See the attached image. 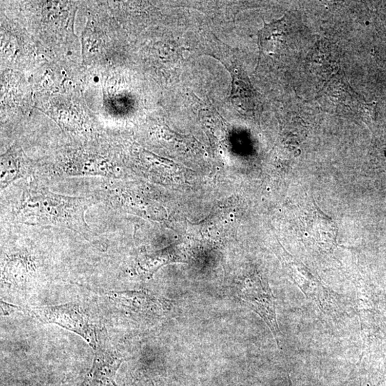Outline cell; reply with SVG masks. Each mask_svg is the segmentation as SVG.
<instances>
[{
  "label": "cell",
  "mask_w": 386,
  "mask_h": 386,
  "mask_svg": "<svg viewBox=\"0 0 386 386\" xmlns=\"http://www.w3.org/2000/svg\"><path fill=\"white\" fill-rule=\"evenodd\" d=\"M230 72L232 78V89L230 98L233 103L247 100L252 96V87L245 72L234 63H222Z\"/></svg>",
  "instance_id": "8992f818"
},
{
  "label": "cell",
  "mask_w": 386,
  "mask_h": 386,
  "mask_svg": "<svg viewBox=\"0 0 386 386\" xmlns=\"http://www.w3.org/2000/svg\"><path fill=\"white\" fill-rule=\"evenodd\" d=\"M88 200L58 196L45 190L24 193L16 216L25 224L53 225L72 230L87 227L85 212Z\"/></svg>",
  "instance_id": "6da1fadb"
},
{
  "label": "cell",
  "mask_w": 386,
  "mask_h": 386,
  "mask_svg": "<svg viewBox=\"0 0 386 386\" xmlns=\"http://www.w3.org/2000/svg\"><path fill=\"white\" fill-rule=\"evenodd\" d=\"M38 314L44 320L58 324L65 329L78 333L96 349L95 335L86 316L78 306L73 305L42 307Z\"/></svg>",
  "instance_id": "3957f363"
},
{
  "label": "cell",
  "mask_w": 386,
  "mask_h": 386,
  "mask_svg": "<svg viewBox=\"0 0 386 386\" xmlns=\"http://www.w3.org/2000/svg\"><path fill=\"white\" fill-rule=\"evenodd\" d=\"M258 45L262 53L271 55L278 53L285 45L287 37L286 25L284 20L265 24L258 32Z\"/></svg>",
  "instance_id": "5b68a950"
},
{
  "label": "cell",
  "mask_w": 386,
  "mask_h": 386,
  "mask_svg": "<svg viewBox=\"0 0 386 386\" xmlns=\"http://www.w3.org/2000/svg\"><path fill=\"white\" fill-rule=\"evenodd\" d=\"M93 365L88 373L82 386H118L115 383L117 371L122 360L109 343L105 334L102 335Z\"/></svg>",
  "instance_id": "7a4b0ae2"
},
{
  "label": "cell",
  "mask_w": 386,
  "mask_h": 386,
  "mask_svg": "<svg viewBox=\"0 0 386 386\" xmlns=\"http://www.w3.org/2000/svg\"><path fill=\"white\" fill-rule=\"evenodd\" d=\"M242 297L244 300L250 303L255 311L266 321L275 336H276L278 329L276 320L274 302L270 291L264 289L263 287L259 291L248 289L244 291L243 296Z\"/></svg>",
  "instance_id": "277c9868"
}]
</instances>
